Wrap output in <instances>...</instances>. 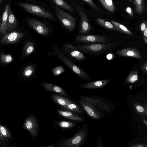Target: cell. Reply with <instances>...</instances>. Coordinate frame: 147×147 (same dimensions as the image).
Masks as SVG:
<instances>
[{"label": "cell", "instance_id": "obj_43", "mask_svg": "<svg viewBox=\"0 0 147 147\" xmlns=\"http://www.w3.org/2000/svg\"><path fill=\"white\" fill-rule=\"evenodd\" d=\"M143 39L145 42L146 43H147V37H143Z\"/></svg>", "mask_w": 147, "mask_h": 147}, {"label": "cell", "instance_id": "obj_38", "mask_svg": "<svg viewBox=\"0 0 147 147\" xmlns=\"http://www.w3.org/2000/svg\"><path fill=\"white\" fill-rule=\"evenodd\" d=\"M142 70L145 74H147V62L146 61L141 67Z\"/></svg>", "mask_w": 147, "mask_h": 147}, {"label": "cell", "instance_id": "obj_34", "mask_svg": "<svg viewBox=\"0 0 147 147\" xmlns=\"http://www.w3.org/2000/svg\"><path fill=\"white\" fill-rule=\"evenodd\" d=\"M87 3L94 9L98 11H100L99 8L96 5L93 0H82Z\"/></svg>", "mask_w": 147, "mask_h": 147}, {"label": "cell", "instance_id": "obj_40", "mask_svg": "<svg viewBox=\"0 0 147 147\" xmlns=\"http://www.w3.org/2000/svg\"><path fill=\"white\" fill-rule=\"evenodd\" d=\"M107 57L108 59H110L112 57V55L111 54H109L107 55Z\"/></svg>", "mask_w": 147, "mask_h": 147}, {"label": "cell", "instance_id": "obj_17", "mask_svg": "<svg viewBox=\"0 0 147 147\" xmlns=\"http://www.w3.org/2000/svg\"><path fill=\"white\" fill-rule=\"evenodd\" d=\"M110 79L99 80L79 85L78 86L86 89H97L103 87L107 85Z\"/></svg>", "mask_w": 147, "mask_h": 147}, {"label": "cell", "instance_id": "obj_18", "mask_svg": "<svg viewBox=\"0 0 147 147\" xmlns=\"http://www.w3.org/2000/svg\"><path fill=\"white\" fill-rule=\"evenodd\" d=\"M10 7V5L9 4H6L2 16L0 32L3 34H5L8 32L7 24Z\"/></svg>", "mask_w": 147, "mask_h": 147}, {"label": "cell", "instance_id": "obj_36", "mask_svg": "<svg viewBox=\"0 0 147 147\" xmlns=\"http://www.w3.org/2000/svg\"><path fill=\"white\" fill-rule=\"evenodd\" d=\"M125 11L129 16L132 17L134 16V12L133 9L129 7H128L125 8Z\"/></svg>", "mask_w": 147, "mask_h": 147}, {"label": "cell", "instance_id": "obj_28", "mask_svg": "<svg viewBox=\"0 0 147 147\" xmlns=\"http://www.w3.org/2000/svg\"><path fill=\"white\" fill-rule=\"evenodd\" d=\"M57 5L71 12H74V9L64 0H51Z\"/></svg>", "mask_w": 147, "mask_h": 147}, {"label": "cell", "instance_id": "obj_37", "mask_svg": "<svg viewBox=\"0 0 147 147\" xmlns=\"http://www.w3.org/2000/svg\"><path fill=\"white\" fill-rule=\"evenodd\" d=\"M147 27V23L146 21H144L142 23L140 26L141 30L143 32L146 28Z\"/></svg>", "mask_w": 147, "mask_h": 147}, {"label": "cell", "instance_id": "obj_21", "mask_svg": "<svg viewBox=\"0 0 147 147\" xmlns=\"http://www.w3.org/2000/svg\"><path fill=\"white\" fill-rule=\"evenodd\" d=\"M135 6V12L140 15L147 11L146 8L144 0H134Z\"/></svg>", "mask_w": 147, "mask_h": 147}, {"label": "cell", "instance_id": "obj_31", "mask_svg": "<svg viewBox=\"0 0 147 147\" xmlns=\"http://www.w3.org/2000/svg\"><path fill=\"white\" fill-rule=\"evenodd\" d=\"M0 134L4 138H10L11 135L9 131L5 126L0 125Z\"/></svg>", "mask_w": 147, "mask_h": 147}, {"label": "cell", "instance_id": "obj_13", "mask_svg": "<svg viewBox=\"0 0 147 147\" xmlns=\"http://www.w3.org/2000/svg\"><path fill=\"white\" fill-rule=\"evenodd\" d=\"M24 36L23 32H20L16 31L7 33L0 39V42L6 44L14 43L22 38Z\"/></svg>", "mask_w": 147, "mask_h": 147}, {"label": "cell", "instance_id": "obj_39", "mask_svg": "<svg viewBox=\"0 0 147 147\" xmlns=\"http://www.w3.org/2000/svg\"><path fill=\"white\" fill-rule=\"evenodd\" d=\"M143 37H147V27L143 31Z\"/></svg>", "mask_w": 147, "mask_h": 147}, {"label": "cell", "instance_id": "obj_41", "mask_svg": "<svg viewBox=\"0 0 147 147\" xmlns=\"http://www.w3.org/2000/svg\"><path fill=\"white\" fill-rule=\"evenodd\" d=\"M144 123L146 126L147 125V121L146 119H145L144 118L142 117Z\"/></svg>", "mask_w": 147, "mask_h": 147}, {"label": "cell", "instance_id": "obj_33", "mask_svg": "<svg viewBox=\"0 0 147 147\" xmlns=\"http://www.w3.org/2000/svg\"><path fill=\"white\" fill-rule=\"evenodd\" d=\"M51 70L54 75L57 76L63 73L65 69L61 65H60L53 68Z\"/></svg>", "mask_w": 147, "mask_h": 147}, {"label": "cell", "instance_id": "obj_5", "mask_svg": "<svg viewBox=\"0 0 147 147\" xmlns=\"http://www.w3.org/2000/svg\"><path fill=\"white\" fill-rule=\"evenodd\" d=\"M115 45L111 43L86 44L78 46L80 51L89 54H100L109 50Z\"/></svg>", "mask_w": 147, "mask_h": 147}, {"label": "cell", "instance_id": "obj_2", "mask_svg": "<svg viewBox=\"0 0 147 147\" xmlns=\"http://www.w3.org/2000/svg\"><path fill=\"white\" fill-rule=\"evenodd\" d=\"M80 100L102 111L109 114L115 108L113 103L103 98L95 96H80Z\"/></svg>", "mask_w": 147, "mask_h": 147}, {"label": "cell", "instance_id": "obj_1", "mask_svg": "<svg viewBox=\"0 0 147 147\" xmlns=\"http://www.w3.org/2000/svg\"><path fill=\"white\" fill-rule=\"evenodd\" d=\"M52 49L53 54L60 59L76 75L85 81L90 79L88 74L81 67L73 63L65 55L57 43L53 45Z\"/></svg>", "mask_w": 147, "mask_h": 147}, {"label": "cell", "instance_id": "obj_25", "mask_svg": "<svg viewBox=\"0 0 147 147\" xmlns=\"http://www.w3.org/2000/svg\"><path fill=\"white\" fill-rule=\"evenodd\" d=\"M35 46L34 44L30 41L26 42L24 46L23 53L24 55L28 56L34 51Z\"/></svg>", "mask_w": 147, "mask_h": 147}, {"label": "cell", "instance_id": "obj_15", "mask_svg": "<svg viewBox=\"0 0 147 147\" xmlns=\"http://www.w3.org/2000/svg\"><path fill=\"white\" fill-rule=\"evenodd\" d=\"M117 54L122 57H130L142 59L141 53L139 50L134 48H126L117 51Z\"/></svg>", "mask_w": 147, "mask_h": 147}, {"label": "cell", "instance_id": "obj_30", "mask_svg": "<svg viewBox=\"0 0 147 147\" xmlns=\"http://www.w3.org/2000/svg\"><path fill=\"white\" fill-rule=\"evenodd\" d=\"M35 69L34 66L33 65H29L24 69L23 72V74L25 77H30L33 74L35 71Z\"/></svg>", "mask_w": 147, "mask_h": 147}, {"label": "cell", "instance_id": "obj_35", "mask_svg": "<svg viewBox=\"0 0 147 147\" xmlns=\"http://www.w3.org/2000/svg\"><path fill=\"white\" fill-rule=\"evenodd\" d=\"M129 147H147L146 143H138L132 144Z\"/></svg>", "mask_w": 147, "mask_h": 147}, {"label": "cell", "instance_id": "obj_44", "mask_svg": "<svg viewBox=\"0 0 147 147\" xmlns=\"http://www.w3.org/2000/svg\"><path fill=\"white\" fill-rule=\"evenodd\" d=\"M1 15L0 14V31H1Z\"/></svg>", "mask_w": 147, "mask_h": 147}, {"label": "cell", "instance_id": "obj_26", "mask_svg": "<svg viewBox=\"0 0 147 147\" xmlns=\"http://www.w3.org/2000/svg\"><path fill=\"white\" fill-rule=\"evenodd\" d=\"M103 6L109 12H113L115 8L112 0H99Z\"/></svg>", "mask_w": 147, "mask_h": 147}, {"label": "cell", "instance_id": "obj_22", "mask_svg": "<svg viewBox=\"0 0 147 147\" xmlns=\"http://www.w3.org/2000/svg\"><path fill=\"white\" fill-rule=\"evenodd\" d=\"M134 108L138 114L142 116V115L146 116L147 115V104L145 102L143 105L137 102L133 103Z\"/></svg>", "mask_w": 147, "mask_h": 147}, {"label": "cell", "instance_id": "obj_46", "mask_svg": "<svg viewBox=\"0 0 147 147\" xmlns=\"http://www.w3.org/2000/svg\"><path fill=\"white\" fill-rule=\"evenodd\" d=\"M130 2H132L133 0H128Z\"/></svg>", "mask_w": 147, "mask_h": 147}, {"label": "cell", "instance_id": "obj_11", "mask_svg": "<svg viewBox=\"0 0 147 147\" xmlns=\"http://www.w3.org/2000/svg\"><path fill=\"white\" fill-rule=\"evenodd\" d=\"M79 102L82 107L83 109L92 119L96 120H99L105 117V114L104 112L96 109L80 100L79 101Z\"/></svg>", "mask_w": 147, "mask_h": 147}, {"label": "cell", "instance_id": "obj_7", "mask_svg": "<svg viewBox=\"0 0 147 147\" xmlns=\"http://www.w3.org/2000/svg\"><path fill=\"white\" fill-rule=\"evenodd\" d=\"M18 5L30 13L46 18L55 20V18L52 13L45 11L42 7L34 4L22 2L19 3Z\"/></svg>", "mask_w": 147, "mask_h": 147}, {"label": "cell", "instance_id": "obj_10", "mask_svg": "<svg viewBox=\"0 0 147 147\" xmlns=\"http://www.w3.org/2000/svg\"><path fill=\"white\" fill-rule=\"evenodd\" d=\"M28 22L29 26L40 34L46 36L49 34L50 28L45 23L33 19H28Z\"/></svg>", "mask_w": 147, "mask_h": 147}, {"label": "cell", "instance_id": "obj_14", "mask_svg": "<svg viewBox=\"0 0 147 147\" xmlns=\"http://www.w3.org/2000/svg\"><path fill=\"white\" fill-rule=\"evenodd\" d=\"M63 47L64 51L77 60L81 61L86 59L84 55L73 45L67 44L65 45Z\"/></svg>", "mask_w": 147, "mask_h": 147}, {"label": "cell", "instance_id": "obj_12", "mask_svg": "<svg viewBox=\"0 0 147 147\" xmlns=\"http://www.w3.org/2000/svg\"><path fill=\"white\" fill-rule=\"evenodd\" d=\"M108 38L101 35H83L77 36L76 40L84 43L104 44L106 42Z\"/></svg>", "mask_w": 147, "mask_h": 147}, {"label": "cell", "instance_id": "obj_29", "mask_svg": "<svg viewBox=\"0 0 147 147\" xmlns=\"http://www.w3.org/2000/svg\"><path fill=\"white\" fill-rule=\"evenodd\" d=\"M138 80V72L137 71H131L128 76L126 81L129 83H134Z\"/></svg>", "mask_w": 147, "mask_h": 147}, {"label": "cell", "instance_id": "obj_4", "mask_svg": "<svg viewBox=\"0 0 147 147\" xmlns=\"http://www.w3.org/2000/svg\"><path fill=\"white\" fill-rule=\"evenodd\" d=\"M52 100L62 107L72 112L82 113L83 110L75 102L65 97L55 94H50Z\"/></svg>", "mask_w": 147, "mask_h": 147}, {"label": "cell", "instance_id": "obj_32", "mask_svg": "<svg viewBox=\"0 0 147 147\" xmlns=\"http://www.w3.org/2000/svg\"><path fill=\"white\" fill-rule=\"evenodd\" d=\"M0 59L1 61L4 63H9L13 60L11 55L4 54H2L1 55Z\"/></svg>", "mask_w": 147, "mask_h": 147}, {"label": "cell", "instance_id": "obj_9", "mask_svg": "<svg viewBox=\"0 0 147 147\" xmlns=\"http://www.w3.org/2000/svg\"><path fill=\"white\" fill-rule=\"evenodd\" d=\"M77 11L80 18V34L85 35L90 31L91 27L87 16L82 9L80 6L77 7Z\"/></svg>", "mask_w": 147, "mask_h": 147}, {"label": "cell", "instance_id": "obj_8", "mask_svg": "<svg viewBox=\"0 0 147 147\" xmlns=\"http://www.w3.org/2000/svg\"><path fill=\"white\" fill-rule=\"evenodd\" d=\"M24 129L30 133L32 138L35 139L39 133L38 122L34 115L30 114L25 120L23 125Z\"/></svg>", "mask_w": 147, "mask_h": 147}, {"label": "cell", "instance_id": "obj_19", "mask_svg": "<svg viewBox=\"0 0 147 147\" xmlns=\"http://www.w3.org/2000/svg\"><path fill=\"white\" fill-rule=\"evenodd\" d=\"M57 111L61 116L69 119L78 121H84V119L82 117L71 111L58 109L57 110Z\"/></svg>", "mask_w": 147, "mask_h": 147}, {"label": "cell", "instance_id": "obj_6", "mask_svg": "<svg viewBox=\"0 0 147 147\" xmlns=\"http://www.w3.org/2000/svg\"><path fill=\"white\" fill-rule=\"evenodd\" d=\"M55 11L57 18L63 25L69 31H73L76 26V18L57 5L55 7Z\"/></svg>", "mask_w": 147, "mask_h": 147}, {"label": "cell", "instance_id": "obj_45", "mask_svg": "<svg viewBox=\"0 0 147 147\" xmlns=\"http://www.w3.org/2000/svg\"><path fill=\"white\" fill-rule=\"evenodd\" d=\"M4 0H0V4Z\"/></svg>", "mask_w": 147, "mask_h": 147}, {"label": "cell", "instance_id": "obj_42", "mask_svg": "<svg viewBox=\"0 0 147 147\" xmlns=\"http://www.w3.org/2000/svg\"><path fill=\"white\" fill-rule=\"evenodd\" d=\"M4 140V138L0 134V141L1 140L3 141Z\"/></svg>", "mask_w": 147, "mask_h": 147}, {"label": "cell", "instance_id": "obj_16", "mask_svg": "<svg viewBox=\"0 0 147 147\" xmlns=\"http://www.w3.org/2000/svg\"><path fill=\"white\" fill-rule=\"evenodd\" d=\"M41 86L45 90L57 93L64 96H67V94L61 87L55 84L47 82H42Z\"/></svg>", "mask_w": 147, "mask_h": 147}, {"label": "cell", "instance_id": "obj_23", "mask_svg": "<svg viewBox=\"0 0 147 147\" xmlns=\"http://www.w3.org/2000/svg\"><path fill=\"white\" fill-rule=\"evenodd\" d=\"M110 22L114 26L115 30L123 34L132 35V32L124 25L113 20H111Z\"/></svg>", "mask_w": 147, "mask_h": 147}, {"label": "cell", "instance_id": "obj_3", "mask_svg": "<svg viewBox=\"0 0 147 147\" xmlns=\"http://www.w3.org/2000/svg\"><path fill=\"white\" fill-rule=\"evenodd\" d=\"M88 125L86 123H84L83 127L80 128L73 137L63 140L60 144V146L80 147L85 142L88 136Z\"/></svg>", "mask_w": 147, "mask_h": 147}, {"label": "cell", "instance_id": "obj_24", "mask_svg": "<svg viewBox=\"0 0 147 147\" xmlns=\"http://www.w3.org/2000/svg\"><path fill=\"white\" fill-rule=\"evenodd\" d=\"M55 126L64 129H71L76 126L75 124L72 122L66 121H59L54 123Z\"/></svg>", "mask_w": 147, "mask_h": 147}, {"label": "cell", "instance_id": "obj_27", "mask_svg": "<svg viewBox=\"0 0 147 147\" xmlns=\"http://www.w3.org/2000/svg\"><path fill=\"white\" fill-rule=\"evenodd\" d=\"M96 21L98 24L107 29L115 30L112 24L105 19L98 18H96Z\"/></svg>", "mask_w": 147, "mask_h": 147}, {"label": "cell", "instance_id": "obj_20", "mask_svg": "<svg viewBox=\"0 0 147 147\" xmlns=\"http://www.w3.org/2000/svg\"><path fill=\"white\" fill-rule=\"evenodd\" d=\"M18 22L14 15L12 13L10 7L8 14L7 26L8 31H10L17 28Z\"/></svg>", "mask_w": 147, "mask_h": 147}]
</instances>
